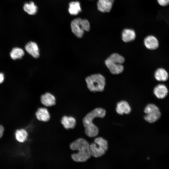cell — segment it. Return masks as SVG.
Returning <instances> with one entry per match:
<instances>
[{
	"mask_svg": "<svg viewBox=\"0 0 169 169\" xmlns=\"http://www.w3.org/2000/svg\"><path fill=\"white\" fill-rule=\"evenodd\" d=\"M23 50L21 49L15 47L13 48L10 53L11 57L13 59H20L24 55Z\"/></svg>",
	"mask_w": 169,
	"mask_h": 169,
	"instance_id": "cell-21",
	"label": "cell"
},
{
	"mask_svg": "<svg viewBox=\"0 0 169 169\" xmlns=\"http://www.w3.org/2000/svg\"><path fill=\"white\" fill-rule=\"evenodd\" d=\"M106 111L101 108L95 109L88 113L83 119V123L86 135L90 137L96 136L99 131L98 127L93 123L96 117L103 118L105 115Z\"/></svg>",
	"mask_w": 169,
	"mask_h": 169,
	"instance_id": "cell-1",
	"label": "cell"
},
{
	"mask_svg": "<svg viewBox=\"0 0 169 169\" xmlns=\"http://www.w3.org/2000/svg\"><path fill=\"white\" fill-rule=\"evenodd\" d=\"M154 93L158 99H162L167 95L168 90L166 86L163 84H159L156 86L153 90Z\"/></svg>",
	"mask_w": 169,
	"mask_h": 169,
	"instance_id": "cell-16",
	"label": "cell"
},
{
	"mask_svg": "<svg viewBox=\"0 0 169 169\" xmlns=\"http://www.w3.org/2000/svg\"><path fill=\"white\" fill-rule=\"evenodd\" d=\"M144 112L146 114L144 117L145 120L151 123L157 121L161 115L158 108L152 104L147 105L144 109Z\"/></svg>",
	"mask_w": 169,
	"mask_h": 169,
	"instance_id": "cell-6",
	"label": "cell"
},
{
	"mask_svg": "<svg viewBox=\"0 0 169 169\" xmlns=\"http://www.w3.org/2000/svg\"><path fill=\"white\" fill-rule=\"evenodd\" d=\"M81 19L77 18L73 20L71 23L72 32L79 38L82 37L84 33L81 22Z\"/></svg>",
	"mask_w": 169,
	"mask_h": 169,
	"instance_id": "cell-7",
	"label": "cell"
},
{
	"mask_svg": "<svg viewBox=\"0 0 169 169\" xmlns=\"http://www.w3.org/2000/svg\"><path fill=\"white\" fill-rule=\"evenodd\" d=\"M85 81L87 88L91 91H102L104 89L105 79L100 74H95L88 76L86 78Z\"/></svg>",
	"mask_w": 169,
	"mask_h": 169,
	"instance_id": "cell-4",
	"label": "cell"
},
{
	"mask_svg": "<svg viewBox=\"0 0 169 169\" xmlns=\"http://www.w3.org/2000/svg\"><path fill=\"white\" fill-rule=\"evenodd\" d=\"M4 79V76L3 74L0 73V84L2 83Z\"/></svg>",
	"mask_w": 169,
	"mask_h": 169,
	"instance_id": "cell-25",
	"label": "cell"
},
{
	"mask_svg": "<svg viewBox=\"0 0 169 169\" xmlns=\"http://www.w3.org/2000/svg\"><path fill=\"white\" fill-rule=\"evenodd\" d=\"M81 22L84 31H88L90 28V25L88 20L86 19H81Z\"/></svg>",
	"mask_w": 169,
	"mask_h": 169,
	"instance_id": "cell-22",
	"label": "cell"
},
{
	"mask_svg": "<svg viewBox=\"0 0 169 169\" xmlns=\"http://www.w3.org/2000/svg\"><path fill=\"white\" fill-rule=\"evenodd\" d=\"M136 37L135 31L131 29H125L123 30L121 33L122 39L125 42L132 41L135 39Z\"/></svg>",
	"mask_w": 169,
	"mask_h": 169,
	"instance_id": "cell-17",
	"label": "cell"
},
{
	"mask_svg": "<svg viewBox=\"0 0 169 169\" xmlns=\"http://www.w3.org/2000/svg\"><path fill=\"white\" fill-rule=\"evenodd\" d=\"M114 0H98L97 3L98 10L102 13H108L112 8Z\"/></svg>",
	"mask_w": 169,
	"mask_h": 169,
	"instance_id": "cell-8",
	"label": "cell"
},
{
	"mask_svg": "<svg viewBox=\"0 0 169 169\" xmlns=\"http://www.w3.org/2000/svg\"><path fill=\"white\" fill-rule=\"evenodd\" d=\"M5 127L2 124H0V139L2 138L4 135Z\"/></svg>",
	"mask_w": 169,
	"mask_h": 169,
	"instance_id": "cell-24",
	"label": "cell"
},
{
	"mask_svg": "<svg viewBox=\"0 0 169 169\" xmlns=\"http://www.w3.org/2000/svg\"><path fill=\"white\" fill-rule=\"evenodd\" d=\"M70 148L73 151H78L77 153H73L71 156L72 159L75 161H86L91 156L90 150V144L83 138H79L73 141L70 144Z\"/></svg>",
	"mask_w": 169,
	"mask_h": 169,
	"instance_id": "cell-2",
	"label": "cell"
},
{
	"mask_svg": "<svg viewBox=\"0 0 169 169\" xmlns=\"http://www.w3.org/2000/svg\"><path fill=\"white\" fill-rule=\"evenodd\" d=\"M25 48L26 51L34 58H37L39 56V48L35 42H29L25 45Z\"/></svg>",
	"mask_w": 169,
	"mask_h": 169,
	"instance_id": "cell-9",
	"label": "cell"
},
{
	"mask_svg": "<svg viewBox=\"0 0 169 169\" xmlns=\"http://www.w3.org/2000/svg\"><path fill=\"white\" fill-rule=\"evenodd\" d=\"M23 10L28 14L33 15L37 12L38 8L33 2L25 3L23 7Z\"/></svg>",
	"mask_w": 169,
	"mask_h": 169,
	"instance_id": "cell-18",
	"label": "cell"
},
{
	"mask_svg": "<svg viewBox=\"0 0 169 169\" xmlns=\"http://www.w3.org/2000/svg\"><path fill=\"white\" fill-rule=\"evenodd\" d=\"M28 131L24 128L18 129L15 131V138L19 143H24L28 139Z\"/></svg>",
	"mask_w": 169,
	"mask_h": 169,
	"instance_id": "cell-14",
	"label": "cell"
},
{
	"mask_svg": "<svg viewBox=\"0 0 169 169\" xmlns=\"http://www.w3.org/2000/svg\"><path fill=\"white\" fill-rule=\"evenodd\" d=\"M35 116L37 119L39 121L47 122L50 118V115L48 109L44 107L38 108L35 112Z\"/></svg>",
	"mask_w": 169,
	"mask_h": 169,
	"instance_id": "cell-11",
	"label": "cell"
},
{
	"mask_svg": "<svg viewBox=\"0 0 169 169\" xmlns=\"http://www.w3.org/2000/svg\"><path fill=\"white\" fill-rule=\"evenodd\" d=\"M116 111L120 115H123L124 114H128L131 112V108L127 101L122 100L119 102L117 104Z\"/></svg>",
	"mask_w": 169,
	"mask_h": 169,
	"instance_id": "cell-13",
	"label": "cell"
},
{
	"mask_svg": "<svg viewBox=\"0 0 169 169\" xmlns=\"http://www.w3.org/2000/svg\"><path fill=\"white\" fill-rule=\"evenodd\" d=\"M69 12L72 15H76L81 11L80 3L78 1L72 2L69 3Z\"/></svg>",
	"mask_w": 169,
	"mask_h": 169,
	"instance_id": "cell-19",
	"label": "cell"
},
{
	"mask_svg": "<svg viewBox=\"0 0 169 169\" xmlns=\"http://www.w3.org/2000/svg\"><path fill=\"white\" fill-rule=\"evenodd\" d=\"M61 122L65 129H72L75 126L76 120L72 116L65 115L62 117Z\"/></svg>",
	"mask_w": 169,
	"mask_h": 169,
	"instance_id": "cell-15",
	"label": "cell"
},
{
	"mask_svg": "<svg viewBox=\"0 0 169 169\" xmlns=\"http://www.w3.org/2000/svg\"><path fill=\"white\" fill-rule=\"evenodd\" d=\"M41 102L46 107L51 106L56 103V99L54 96L51 94L47 92L41 96Z\"/></svg>",
	"mask_w": 169,
	"mask_h": 169,
	"instance_id": "cell-12",
	"label": "cell"
},
{
	"mask_svg": "<svg viewBox=\"0 0 169 169\" xmlns=\"http://www.w3.org/2000/svg\"><path fill=\"white\" fill-rule=\"evenodd\" d=\"M124 61V58L122 56L114 53L105 60V63L112 74H119L123 71L124 68L122 64Z\"/></svg>",
	"mask_w": 169,
	"mask_h": 169,
	"instance_id": "cell-3",
	"label": "cell"
},
{
	"mask_svg": "<svg viewBox=\"0 0 169 169\" xmlns=\"http://www.w3.org/2000/svg\"><path fill=\"white\" fill-rule=\"evenodd\" d=\"M154 76L157 80L164 81L167 79L168 75L167 72L165 69L163 68H159L155 71Z\"/></svg>",
	"mask_w": 169,
	"mask_h": 169,
	"instance_id": "cell-20",
	"label": "cell"
},
{
	"mask_svg": "<svg viewBox=\"0 0 169 169\" xmlns=\"http://www.w3.org/2000/svg\"><path fill=\"white\" fill-rule=\"evenodd\" d=\"M144 43L148 49L153 50L156 49L159 46V42L156 38L153 35L146 36L144 39Z\"/></svg>",
	"mask_w": 169,
	"mask_h": 169,
	"instance_id": "cell-10",
	"label": "cell"
},
{
	"mask_svg": "<svg viewBox=\"0 0 169 169\" xmlns=\"http://www.w3.org/2000/svg\"><path fill=\"white\" fill-rule=\"evenodd\" d=\"M108 143L106 140L101 137L96 138L94 142L90 144V150L91 156L95 158L104 155L107 150Z\"/></svg>",
	"mask_w": 169,
	"mask_h": 169,
	"instance_id": "cell-5",
	"label": "cell"
},
{
	"mask_svg": "<svg viewBox=\"0 0 169 169\" xmlns=\"http://www.w3.org/2000/svg\"><path fill=\"white\" fill-rule=\"evenodd\" d=\"M157 1L161 6H166L169 4V0H157Z\"/></svg>",
	"mask_w": 169,
	"mask_h": 169,
	"instance_id": "cell-23",
	"label": "cell"
}]
</instances>
